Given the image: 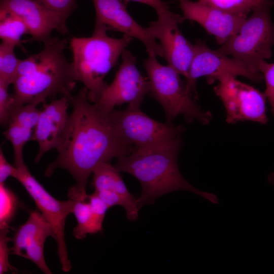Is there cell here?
Here are the masks:
<instances>
[{"mask_svg": "<svg viewBox=\"0 0 274 274\" xmlns=\"http://www.w3.org/2000/svg\"><path fill=\"white\" fill-rule=\"evenodd\" d=\"M68 97L72 112L57 150L58 155L45 174L50 177L55 169L63 168L72 176L79 189L86 192L89 177L98 164L129 155L135 148L117 134L112 111L89 101L85 87Z\"/></svg>", "mask_w": 274, "mask_h": 274, "instance_id": "obj_1", "label": "cell"}, {"mask_svg": "<svg viewBox=\"0 0 274 274\" xmlns=\"http://www.w3.org/2000/svg\"><path fill=\"white\" fill-rule=\"evenodd\" d=\"M182 146V138L167 144L135 149L132 153L118 158L115 167L120 172L135 177L142 187L138 198L140 209L153 204L160 196L176 191H187L214 204H219L214 193L200 190L183 177L178 164Z\"/></svg>", "mask_w": 274, "mask_h": 274, "instance_id": "obj_2", "label": "cell"}, {"mask_svg": "<svg viewBox=\"0 0 274 274\" xmlns=\"http://www.w3.org/2000/svg\"><path fill=\"white\" fill-rule=\"evenodd\" d=\"M40 52L21 60L13 83L15 105L46 103L57 95L70 96L77 81L66 59V41L51 37Z\"/></svg>", "mask_w": 274, "mask_h": 274, "instance_id": "obj_3", "label": "cell"}, {"mask_svg": "<svg viewBox=\"0 0 274 274\" xmlns=\"http://www.w3.org/2000/svg\"><path fill=\"white\" fill-rule=\"evenodd\" d=\"M108 30L107 26L95 23L91 37L70 40L75 79L88 89V98L92 103L99 99L108 86L105 77L132 40L126 35L120 38L111 37L107 33Z\"/></svg>", "mask_w": 274, "mask_h": 274, "instance_id": "obj_4", "label": "cell"}, {"mask_svg": "<svg viewBox=\"0 0 274 274\" xmlns=\"http://www.w3.org/2000/svg\"><path fill=\"white\" fill-rule=\"evenodd\" d=\"M143 66L150 83L149 93L162 107L166 122L172 123L180 115L188 123L197 121L206 125L211 122V113L203 111L195 102L186 83L175 69L168 64H161L156 57L149 55L144 60Z\"/></svg>", "mask_w": 274, "mask_h": 274, "instance_id": "obj_5", "label": "cell"}, {"mask_svg": "<svg viewBox=\"0 0 274 274\" xmlns=\"http://www.w3.org/2000/svg\"><path fill=\"white\" fill-rule=\"evenodd\" d=\"M273 4V0H263L237 32L218 50L239 60L253 73L262 74L259 65L271 58L274 44V23L270 16Z\"/></svg>", "mask_w": 274, "mask_h": 274, "instance_id": "obj_6", "label": "cell"}, {"mask_svg": "<svg viewBox=\"0 0 274 274\" xmlns=\"http://www.w3.org/2000/svg\"><path fill=\"white\" fill-rule=\"evenodd\" d=\"M111 115L118 136L135 149L167 144L182 138V125L161 123L142 112L140 107L127 106L123 110H113Z\"/></svg>", "mask_w": 274, "mask_h": 274, "instance_id": "obj_7", "label": "cell"}, {"mask_svg": "<svg viewBox=\"0 0 274 274\" xmlns=\"http://www.w3.org/2000/svg\"><path fill=\"white\" fill-rule=\"evenodd\" d=\"M14 165L18 169L15 179L22 184L35 201L37 209L51 225L56 235L62 270L69 271L72 265L65 241L64 227L67 216L73 212L74 201L71 199L60 201L53 197L32 175L24 161Z\"/></svg>", "mask_w": 274, "mask_h": 274, "instance_id": "obj_8", "label": "cell"}, {"mask_svg": "<svg viewBox=\"0 0 274 274\" xmlns=\"http://www.w3.org/2000/svg\"><path fill=\"white\" fill-rule=\"evenodd\" d=\"M214 92L222 101L226 111V121L234 124L249 121L266 124V97L253 86L231 75L220 77Z\"/></svg>", "mask_w": 274, "mask_h": 274, "instance_id": "obj_9", "label": "cell"}, {"mask_svg": "<svg viewBox=\"0 0 274 274\" xmlns=\"http://www.w3.org/2000/svg\"><path fill=\"white\" fill-rule=\"evenodd\" d=\"M194 47V56L186 83L195 99L198 97L196 80L201 77H206L209 84L224 75L242 76L257 83L263 79L262 74L253 73L239 60L231 58L218 49H210L202 41L196 40Z\"/></svg>", "mask_w": 274, "mask_h": 274, "instance_id": "obj_10", "label": "cell"}, {"mask_svg": "<svg viewBox=\"0 0 274 274\" xmlns=\"http://www.w3.org/2000/svg\"><path fill=\"white\" fill-rule=\"evenodd\" d=\"M158 18L146 27L150 35L159 40L168 65L188 79L194 47L183 35L179 24L185 19L170 9L157 13Z\"/></svg>", "mask_w": 274, "mask_h": 274, "instance_id": "obj_11", "label": "cell"}, {"mask_svg": "<svg viewBox=\"0 0 274 274\" xmlns=\"http://www.w3.org/2000/svg\"><path fill=\"white\" fill-rule=\"evenodd\" d=\"M122 62L112 82L108 85L95 102L102 109L111 111L116 106L128 103L140 107L149 93L150 83L136 66V58L128 50L122 54Z\"/></svg>", "mask_w": 274, "mask_h": 274, "instance_id": "obj_12", "label": "cell"}, {"mask_svg": "<svg viewBox=\"0 0 274 274\" xmlns=\"http://www.w3.org/2000/svg\"><path fill=\"white\" fill-rule=\"evenodd\" d=\"M0 9L11 12L25 23L31 38L23 41V43H44L51 37L54 30L63 35L68 32L66 19L35 0H0Z\"/></svg>", "mask_w": 274, "mask_h": 274, "instance_id": "obj_13", "label": "cell"}, {"mask_svg": "<svg viewBox=\"0 0 274 274\" xmlns=\"http://www.w3.org/2000/svg\"><path fill=\"white\" fill-rule=\"evenodd\" d=\"M96 14L95 23L110 30L121 32L141 41L149 56L164 57L163 51L146 27L138 23L126 9L128 2L122 0H92Z\"/></svg>", "mask_w": 274, "mask_h": 274, "instance_id": "obj_14", "label": "cell"}, {"mask_svg": "<svg viewBox=\"0 0 274 274\" xmlns=\"http://www.w3.org/2000/svg\"><path fill=\"white\" fill-rule=\"evenodd\" d=\"M49 236L56 239L51 225L38 209L33 211L11 238V254L32 261L44 273L51 274L44 254L45 242Z\"/></svg>", "mask_w": 274, "mask_h": 274, "instance_id": "obj_15", "label": "cell"}, {"mask_svg": "<svg viewBox=\"0 0 274 274\" xmlns=\"http://www.w3.org/2000/svg\"><path fill=\"white\" fill-rule=\"evenodd\" d=\"M185 20L199 24L216 42L223 44L238 30L247 17L233 15L199 1L179 0Z\"/></svg>", "mask_w": 274, "mask_h": 274, "instance_id": "obj_16", "label": "cell"}, {"mask_svg": "<svg viewBox=\"0 0 274 274\" xmlns=\"http://www.w3.org/2000/svg\"><path fill=\"white\" fill-rule=\"evenodd\" d=\"M120 172L109 162L101 163L93 170L91 186L109 208L120 206L125 209L127 218L135 221L140 210L138 198L129 191Z\"/></svg>", "mask_w": 274, "mask_h": 274, "instance_id": "obj_17", "label": "cell"}, {"mask_svg": "<svg viewBox=\"0 0 274 274\" xmlns=\"http://www.w3.org/2000/svg\"><path fill=\"white\" fill-rule=\"evenodd\" d=\"M70 104L66 96L54 99L49 104H43L31 139L39 145L36 163L39 162L48 151L58 148L67 123Z\"/></svg>", "mask_w": 274, "mask_h": 274, "instance_id": "obj_18", "label": "cell"}, {"mask_svg": "<svg viewBox=\"0 0 274 274\" xmlns=\"http://www.w3.org/2000/svg\"><path fill=\"white\" fill-rule=\"evenodd\" d=\"M67 196L75 202L73 213L77 224L73 230L74 236L78 239H83L87 234L101 232L104 219L93 213L87 193L81 191L76 185L68 190Z\"/></svg>", "mask_w": 274, "mask_h": 274, "instance_id": "obj_19", "label": "cell"}, {"mask_svg": "<svg viewBox=\"0 0 274 274\" xmlns=\"http://www.w3.org/2000/svg\"><path fill=\"white\" fill-rule=\"evenodd\" d=\"M28 29L23 21L16 15L0 9V38L2 42H7L25 50L21 40Z\"/></svg>", "mask_w": 274, "mask_h": 274, "instance_id": "obj_20", "label": "cell"}, {"mask_svg": "<svg viewBox=\"0 0 274 274\" xmlns=\"http://www.w3.org/2000/svg\"><path fill=\"white\" fill-rule=\"evenodd\" d=\"M15 47V45L4 42L0 45V82L9 86L14 81L22 60L16 57Z\"/></svg>", "mask_w": 274, "mask_h": 274, "instance_id": "obj_21", "label": "cell"}, {"mask_svg": "<svg viewBox=\"0 0 274 274\" xmlns=\"http://www.w3.org/2000/svg\"><path fill=\"white\" fill-rule=\"evenodd\" d=\"M3 132L6 139L12 144L14 151V163L24 161L23 150L25 144L31 140L32 129L14 122H9Z\"/></svg>", "mask_w": 274, "mask_h": 274, "instance_id": "obj_22", "label": "cell"}, {"mask_svg": "<svg viewBox=\"0 0 274 274\" xmlns=\"http://www.w3.org/2000/svg\"><path fill=\"white\" fill-rule=\"evenodd\" d=\"M18 207L16 195L5 183H0V228H10Z\"/></svg>", "mask_w": 274, "mask_h": 274, "instance_id": "obj_23", "label": "cell"}, {"mask_svg": "<svg viewBox=\"0 0 274 274\" xmlns=\"http://www.w3.org/2000/svg\"><path fill=\"white\" fill-rule=\"evenodd\" d=\"M263 0H198L223 11L245 17Z\"/></svg>", "mask_w": 274, "mask_h": 274, "instance_id": "obj_24", "label": "cell"}, {"mask_svg": "<svg viewBox=\"0 0 274 274\" xmlns=\"http://www.w3.org/2000/svg\"><path fill=\"white\" fill-rule=\"evenodd\" d=\"M37 106L31 104L15 105L9 123L14 122L31 129L35 128L41 110Z\"/></svg>", "mask_w": 274, "mask_h": 274, "instance_id": "obj_25", "label": "cell"}, {"mask_svg": "<svg viewBox=\"0 0 274 274\" xmlns=\"http://www.w3.org/2000/svg\"><path fill=\"white\" fill-rule=\"evenodd\" d=\"M9 85L0 82V123L8 126L12 111L15 106L13 94L8 92Z\"/></svg>", "mask_w": 274, "mask_h": 274, "instance_id": "obj_26", "label": "cell"}, {"mask_svg": "<svg viewBox=\"0 0 274 274\" xmlns=\"http://www.w3.org/2000/svg\"><path fill=\"white\" fill-rule=\"evenodd\" d=\"M259 70L265 82L266 88L264 93L268 100L274 116V63L263 61L260 64Z\"/></svg>", "mask_w": 274, "mask_h": 274, "instance_id": "obj_27", "label": "cell"}, {"mask_svg": "<svg viewBox=\"0 0 274 274\" xmlns=\"http://www.w3.org/2000/svg\"><path fill=\"white\" fill-rule=\"evenodd\" d=\"M48 9L58 13L67 19L77 9V0H35Z\"/></svg>", "mask_w": 274, "mask_h": 274, "instance_id": "obj_28", "label": "cell"}, {"mask_svg": "<svg viewBox=\"0 0 274 274\" xmlns=\"http://www.w3.org/2000/svg\"><path fill=\"white\" fill-rule=\"evenodd\" d=\"M9 228H0V273L12 271L17 269L13 266L9 261V256L11 254V248L8 245L11 238L8 237Z\"/></svg>", "mask_w": 274, "mask_h": 274, "instance_id": "obj_29", "label": "cell"}, {"mask_svg": "<svg viewBox=\"0 0 274 274\" xmlns=\"http://www.w3.org/2000/svg\"><path fill=\"white\" fill-rule=\"evenodd\" d=\"M87 199L93 213L96 216L104 219L109 206L94 192L88 195Z\"/></svg>", "mask_w": 274, "mask_h": 274, "instance_id": "obj_30", "label": "cell"}, {"mask_svg": "<svg viewBox=\"0 0 274 274\" xmlns=\"http://www.w3.org/2000/svg\"><path fill=\"white\" fill-rule=\"evenodd\" d=\"M18 172L15 165H11L7 160L2 148L0 149V183H4L10 177L15 178Z\"/></svg>", "mask_w": 274, "mask_h": 274, "instance_id": "obj_31", "label": "cell"}, {"mask_svg": "<svg viewBox=\"0 0 274 274\" xmlns=\"http://www.w3.org/2000/svg\"><path fill=\"white\" fill-rule=\"evenodd\" d=\"M127 2L131 1L148 5L156 11V13L166 10L169 8L166 3L162 0H124Z\"/></svg>", "mask_w": 274, "mask_h": 274, "instance_id": "obj_32", "label": "cell"}, {"mask_svg": "<svg viewBox=\"0 0 274 274\" xmlns=\"http://www.w3.org/2000/svg\"><path fill=\"white\" fill-rule=\"evenodd\" d=\"M268 180L269 183L272 185H274V172L271 173L269 175L268 177Z\"/></svg>", "mask_w": 274, "mask_h": 274, "instance_id": "obj_33", "label": "cell"}]
</instances>
